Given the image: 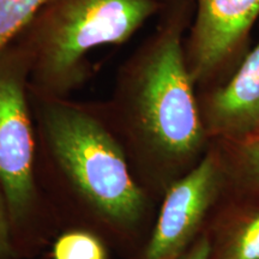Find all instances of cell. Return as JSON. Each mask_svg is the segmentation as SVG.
<instances>
[{"label": "cell", "instance_id": "5b68a950", "mask_svg": "<svg viewBox=\"0 0 259 259\" xmlns=\"http://www.w3.org/2000/svg\"><path fill=\"white\" fill-rule=\"evenodd\" d=\"M226 189L225 164L211 142L202 161L163 194L147 240L127 259H180L205 231Z\"/></svg>", "mask_w": 259, "mask_h": 259}, {"label": "cell", "instance_id": "277c9868", "mask_svg": "<svg viewBox=\"0 0 259 259\" xmlns=\"http://www.w3.org/2000/svg\"><path fill=\"white\" fill-rule=\"evenodd\" d=\"M0 185L18 259H36L59 233L36 177L30 66L17 41L0 50Z\"/></svg>", "mask_w": 259, "mask_h": 259}, {"label": "cell", "instance_id": "30bf717a", "mask_svg": "<svg viewBox=\"0 0 259 259\" xmlns=\"http://www.w3.org/2000/svg\"><path fill=\"white\" fill-rule=\"evenodd\" d=\"M51 259H111V248L99 235L85 229H63L50 246Z\"/></svg>", "mask_w": 259, "mask_h": 259}, {"label": "cell", "instance_id": "9c48e42d", "mask_svg": "<svg viewBox=\"0 0 259 259\" xmlns=\"http://www.w3.org/2000/svg\"><path fill=\"white\" fill-rule=\"evenodd\" d=\"M211 142L218 147L225 164L226 190L259 198V138Z\"/></svg>", "mask_w": 259, "mask_h": 259}, {"label": "cell", "instance_id": "6da1fadb", "mask_svg": "<svg viewBox=\"0 0 259 259\" xmlns=\"http://www.w3.org/2000/svg\"><path fill=\"white\" fill-rule=\"evenodd\" d=\"M36 177L59 231L85 229L127 259L147 240L158 203L132 173L103 101L38 95Z\"/></svg>", "mask_w": 259, "mask_h": 259}, {"label": "cell", "instance_id": "3957f363", "mask_svg": "<svg viewBox=\"0 0 259 259\" xmlns=\"http://www.w3.org/2000/svg\"><path fill=\"white\" fill-rule=\"evenodd\" d=\"M166 5L158 0H46L16 38L30 66V90L71 97L90 79L89 57L121 46Z\"/></svg>", "mask_w": 259, "mask_h": 259}, {"label": "cell", "instance_id": "7c38bea8", "mask_svg": "<svg viewBox=\"0 0 259 259\" xmlns=\"http://www.w3.org/2000/svg\"><path fill=\"white\" fill-rule=\"evenodd\" d=\"M0 259H18L12 240L8 202L0 185Z\"/></svg>", "mask_w": 259, "mask_h": 259}, {"label": "cell", "instance_id": "7a4b0ae2", "mask_svg": "<svg viewBox=\"0 0 259 259\" xmlns=\"http://www.w3.org/2000/svg\"><path fill=\"white\" fill-rule=\"evenodd\" d=\"M193 0H174L116 71L103 101L132 173L158 203L208 153L198 90L185 56Z\"/></svg>", "mask_w": 259, "mask_h": 259}, {"label": "cell", "instance_id": "5bb4252c", "mask_svg": "<svg viewBox=\"0 0 259 259\" xmlns=\"http://www.w3.org/2000/svg\"><path fill=\"white\" fill-rule=\"evenodd\" d=\"M254 138H259V127H258L257 130H255V131H254V134L252 135L250 138H247V139H254Z\"/></svg>", "mask_w": 259, "mask_h": 259}, {"label": "cell", "instance_id": "9a60e30c", "mask_svg": "<svg viewBox=\"0 0 259 259\" xmlns=\"http://www.w3.org/2000/svg\"><path fill=\"white\" fill-rule=\"evenodd\" d=\"M158 2L162 3V4H164V5H168V4H170V3H173L174 0H158Z\"/></svg>", "mask_w": 259, "mask_h": 259}, {"label": "cell", "instance_id": "8992f818", "mask_svg": "<svg viewBox=\"0 0 259 259\" xmlns=\"http://www.w3.org/2000/svg\"><path fill=\"white\" fill-rule=\"evenodd\" d=\"M258 18L259 0H193L185 56L198 92L228 78Z\"/></svg>", "mask_w": 259, "mask_h": 259}, {"label": "cell", "instance_id": "8fae6325", "mask_svg": "<svg viewBox=\"0 0 259 259\" xmlns=\"http://www.w3.org/2000/svg\"><path fill=\"white\" fill-rule=\"evenodd\" d=\"M46 0H0V50L14 42Z\"/></svg>", "mask_w": 259, "mask_h": 259}, {"label": "cell", "instance_id": "ba28073f", "mask_svg": "<svg viewBox=\"0 0 259 259\" xmlns=\"http://www.w3.org/2000/svg\"><path fill=\"white\" fill-rule=\"evenodd\" d=\"M206 233L210 259H259V198L226 190Z\"/></svg>", "mask_w": 259, "mask_h": 259}, {"label": "cell", "instance_id": "52a82bcc", "mask_svg": "<svg viewBox=\"0 0 259 259\" xmlns=\"http://www.w3.org/2000/svg\"><path fill=\"white\" fill-rule=\"evenodd\" d=\"M198 102L210 141L240 142L259 127V42L228 78L199 90Z\"/></svg>", "mask_w": 259, "mask_h": 259}, {"label": "cell", "instance_id": "4fadbf2b", "mask_svg": "<svg viewBox=\"0 0 259 259\" xmlns=\"http://www.w3.org/2000/svg\"><path fill=\"white\" fill-rule=\"evenodd\" d=\"M180 259H210V240L206 228Z\"/></svg>", "mask_w": 259, "mask_h": 259}]
</instances>
